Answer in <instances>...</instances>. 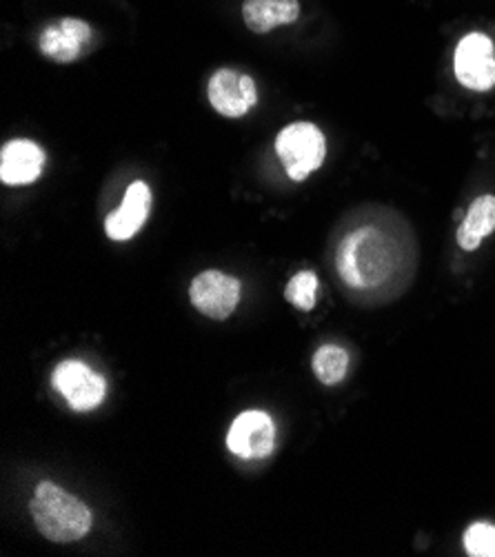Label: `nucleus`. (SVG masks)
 Here are the masks:
<instances>
[{
    "label": "nucleus",
    "instance_id": "2",
    "mask_svg": "<svg viewBox=\"0 0 495 557\" xmlns=\"http://www.w3.org/2000/svg\"><path fill=\"white\" fill-rule=\"evenodd\" d=\"M336 264L349 287L369 289L389 277L394 269V247L378 230L360 227L341 243Z\"/></svg>",
    "mask_w": 495,
    "mask_h": 557
},
{
    "label": "nucleus",
    "instance_id": "11",
    "mask_svg": "<svg viewBox=\"0 0 495 557\" xmlns=\"http://www.w3.org/2000/svg\"><path fill=\"white\" fill-rule=\"evenodd\" d=\"M91 38V29L81 18H61L40 34V51L57 63H74Z\"/></svg>",
    "mask_w": 495,
    "mask_h": 557
},
{
    "label": "nucleus",
    "instance_id": "7",
    "mask_svg": "<svg viewBox=\"0 0 495 557\" xmlns=\"http://www.w3.org/2000/svg\"><path fill=\"white\" fill-rule=\"evenodd\" d=\"M454 70L460 85L473 91H488L495 87V49L488 36L467 34L454 55Z\"/></svg>",
    "mask_w": 495,
    "mask_h": 557
},
{
    "label": "nucleus",
    "instance_id": "4",
    "mask_svg": "<svg viewBox=\"0 0 495 557\" xmlns=\"http://www.w3.org/2000/svg\"><path fill=\"white\" fill-rule=\"evenodd\" d=\"M243 285L238 277L218 269H207L194 277L189 287L191 305L211 320H227L240 302Z\"/></svg>",
    "mask_w": 495,
    "mask_h": 557
},
{
    "label": "nucleus",
    "instance_id": "8",
    "mask_svg": "<svg viewBox=\"0 0 495 557\" xmlns=\"http://www.w3.org/2000/svg\"><path fill=\"white\" fill-rule=\"evenodd\" d=\"M207 98L220 116L243 119L258 102V89L253 78L247 74L218 70L207 85Z\"/></svg>",
    "mask_w": 495,
    "mask_h": 557
},
{
    "label": "nucleus",
    "instance_id": "12",
    "mask_svg": "<svg viewBox=\"0 0 495 557\" xmlns=\"http://www.w3.org/2000/svg\"><path fill=\"white\" fill-rule=\"evenodd\" d=\"M300 16L298 0H245L243 18L256 34H269L281 25H292Z\"/></svg>",
    "mask_w": 495,
    "mask_h": 557
},
{
    "label": "nucleus",
    "instance_id": "6",
    "mask_svg": "<svg viewBox=\"0 0 495 557\" xmlns=\"http://www.w3.org/2000/svg\"><path fill=\"white\" fill-rule=\"evenodd\" d=\"M227 449L240 460H264L276 449V424L258 409L243 411L227 433Z\"/></svg>",
    "mask_w": 495,
    "mask_h": 557
},
{
    "label": "nucleus",
    "instance_id": "14",
    "mask_svg": "<svg viewBox=\"0 0 495 557\" xmlns=\"http://www.w3.org/2000/svg\"><path fill=\"white\" fill-rule=\"evenodd\" d=\"M315 377L324 386H336L347 377L349 371V354L338 345H322L311 360Z\"/></svg>",
    "mask_w": 495,
    "mask_h": 557
},
{
    "label": "nucleus",
    "instance_id": "15",
    "mask_svg": "<svg viewBox=\"0 0 495 557\" xmlns=\"http://www.w3.org/2000/svg\"><path fill=\"white\" fill-rule=\"evenodd\" d=\"M318 275L313 271H298L287 289H285V298L300 311H313L315 309V300H318Z\"/></svg>",
    "mask_w": 495,
    "mask_h": 557
},
{
    "label": "nucleus",
    "instance_id": "13",
    "mask_svg": "<svg viewBox=\"0 0 495 557\" xmlns=\"http://www.w3.org/2000/svg\"><path fill=\"white\" fill-rule=\"evenodd\" d=\"M495 232V196H480L471 202L456 240L465 251H475L480 243Z\"/></svg>",
    "mask_w": 495,
    "mask_h": 557
},
{
    "label": "nucleus",
    "instance_id": "10",
    "mask_svg": "<svg viewBox=\"0 0 495 557\" xmlns=\"http://www.w3.org/2000/svg\"><path fill=\"white\" fill-rule=\"evenodd\" d=\"M45 151L34 140H12L0 151V181L10 187L32 185L45 170Z\"/></svg>",
    "mask_w": 495,
    "mask_h": 557
},
{
    "label": "nucleus",
    "instance_id": "5",
    "mask_svg": "<svg viewBox=\"0 0 495 557\" xmlns=\"http://www.w3.org/2000/svg\"><path fill=\"white\" fill-rule=\"evenodd\" d=\"M51 384L74 411H91L102 405L107 382L81 360H65L53 369Z\"/></svg>",
    "mask_w": 495,
    "mask_h": 557
},
{
    "label": "nucleus",
    "instance_id": "1",
    "mask_svg": "<svg viewBox=\"0 0 495 557\" xmlns=\"http://www.w3.org/2000/svg\"><path fill=\"white\" fill-rule=\"evenodd\" d=\"M29 513L40 535L53 544L83 540L94 522L85 503L49 480L36 486L29 503Z\"/></svg>",
    "mask_w": 495,
    "mask_h": 557
},
{
    "label": "nucleus",
    "instance_id": "3",
    "mask_svg": "<svg viewBox=\"0 0 495 557\" xmlns=\"http://www.w3.org/2000/svg\"><path fill=\"white\" fill-rule=\"evenodd\" d=\"M276 153L285 164L287 176L302 183L322 166L326 140L313 123H292L276 138Z\"/></svg>",
    "mask_w": 495,
    "mask_h": 557
},
{
    "label": "nucleus",
    "instance_id": "9",
    "mask_svg": "<svg viewBox=\"0 0 495 557\" xmlns=\"http://www.w3.org/2000/svg\"><path fill=\"white\" fill-rule=\"evenodd\" d=\"M151 211V189L143 183L136 181L127 187L123 205L107 215L104 220V232L107 236L116 240V243H125L132 240L147 222Z\"/></svg>",
    "mask_w": 495,
    "mask_h": 557
},
{
    "label": "nucleus",
    "instance_id": "16",
    "mask_svg": "<svg viewBox=\"0 0 495 557\" xmlns=\"http://www.w3.org/2000/svg\"><path fill=\"white\" fill-rule=\"evenodd\" d=\"M465 548L471 557H495V524H471L465 533Z\"/></svg>",
    "mask_w": 495,
    "mask_h": 557
}]
</instances>
